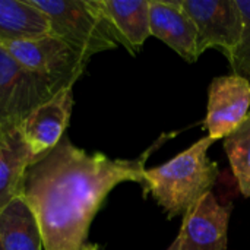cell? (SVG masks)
Here are the masks:
<instances>
[{"mask_svg": "<svg viewBox=\"0 0 250 250\" xmlns=\"http://www.w3.org/2000/svg\"><path fill=\"white\" fill-rule=\"evenodd\" d=\"M167 250H182V246H180V239H179V237H176V240L171 243V246H170Z\"/></svg>", "mask_w": 250, "mask_h": 250, "instance_id": "18", "label": "cell"}, {"mask_svg": "<svg viewBox=\"0 0 250 250\" xmlns=\"http://www.w3.org/2000/svg\"><path fill=\"white\" fill-rule=\"evenodd\" d=\"M237 6L243 18V32L237 48L229 57V63L236 75L250 81V0H237Z\"/></svg>", "mask_w": 250, "mask_h": 250, "instance_id": "16", "label": "cell"}, {"mask_svg": "<svg viewBox=\"0 0 250 250\" xmlns=\"http://www.w3.org/2000/svg\"><path fill=\"white\" fill-rule=\"evenodd\" d=\"M120 45L136 54L151 37L149 0H98Z\"/></svg>", "mask_w": 250, "mask_h": 250, "instance_id": "12", "label": "cell"}, {"mask_svg": "<svg viewBox=\"0 0 250 250\" xmlns=\"http://www.w3.org/2000/svg\"><path fill=\"white\" fill-rule=\"evenodd\" d=\"M3 48L23 67L45 79L54 91L73 88L85 72L89 57L57 35L0 41Z\"/></svg>", "mask_w": 250, "mask_h": 250, "instance_id": "4", "label": "cell"}, {"mask_svg": "<svg viewBox=\"0 0 250 250\" xmlns=\"http://www.w3.org/2000/svg\"><path fill=\"white\" fill-rule=\"evenodd\" d=\"M72 107V88H64L32 110L18 126L34 158V164L53 151L64 138Z\"/></svg>", "mask_w": 250, "mask_h": 250, "instance_id": "7", "label": "cell"}, {"mask_svg": "<svg viewBox=\"0 0 250 250\" xmlns=\"http://www.w3.org/2000/svg\"><path fill=\"white\" fill-rule=\"evenodd\" d=\"M34 158L18 126H0V211L21 198Z\"/></svg>", "mask_w": 250, "mask_h": 250, "instance_id": "11", "label": "cell"}, {"mask_svg": "<svg viewBox=\"0 0 250 250\" xmlns=\"http://www.w3.org/2000/svg\"><path fill=\"white\" fill-rule=\"evenodd\" d=\"M250 113V81L240 75L215 78L208 91L205 127L214 141L236 130Z\"/></svg>", "mask_w": 250, "mask_h": 250, "instance_id": "8", "label": "cell"}, {"mask_svg": "<svg viewBox=\"0 0 250 250\" xmlns=\"http://www.w3.org/2000/svg\"><path fill=\"white\" fill-rule=\"evenodd\" d=\"M231 205L223 207L212 192L207 193L183 217L179 231L182 250H227Z\"/></svg>", "mask_w": 250, "mask_h": 250, "instance_id": "9", "label": "cell"}, {"mask_svg": "<svg viewBox=\"0 0 250 250\" xmlns=\"http://www.w3.org/2000/svg\"><path fill=\"white\" fill-rule=\"evenodd\" d=\"M0 250H3V248H1V245H0Z\"/></svg>", "mask_w": 250, "mask_h": 250, "instance_id": "19", "label": "cell"}, {"mask_svg": "<svg viewBox=\"0 0 250 250\" xmlns=\"http://www.w3.org/2000/svg\"><path fill=\"white\" fill-rule=\"evenodd\" d=\"M50 34L48 19L29 0H0V41Z\"/></svg>", "mask_w": 250, "mask_h": 250, "instance_id": "14", "label": "cell"}, {"mask_svg": "<svg viewBox=\"0 0 250 250\" xmlns=\"http://www.w3.org/2000/svg\"><path fill=\"white\" fill-rule=\"evenodd\" d=\"M29 3L48 19L50 34L60 37L89 59L120 45L98 0H29Z\"/></svg>", "mask_w": 250, "mask_h": 250, "instance_id": "3", "label": "cell"}, {"mask_svg": "<svg viewBox=\"0 0 250 250\" xmlns=\"http://www.w3.org/2000/svg\"><path fill=\"white\" fill-rule=\"evenodd\" d=\"M0 245L3 250H44L38 223L22 196L0 211Z\"/></svg>", "mask_w": 250, "mask_h": 250, "instance_id": "13", "label": "cell"}, {"mask_svg": "<svg viewBox=\"0 0 250 250\" xmlns=\"http://www.w3.org/2000/svg\"><path fill=\"white\" fill-rule=\"evenodd\" d=\"M198 29L199 56L209 48H218L229 59L237 48L243 18L237 0H180Z\"/></svg>", "mask_w": 250, "mask_h": 250, "instance_id": "6", "label": "cell"}, {"mask_svg": "<svg viewBox=\"0 0 250 250\" xmlns=\"http://www.w3.org/2000/svg\"><path fill=\"white\" fill-rule=\"evenodd\" d=\"M224 149L237 180L250 176V113L224 139Z\"/></svg>", "mask_w": 250, "mask_h": 250, "instance_id": "15", "label": "cell"}, {"mask_svg": "<svg viewBox=\"0 0 250 250\" xmlns=\"http://www.w3.org/2000/svg\"><path fill=\"white\" fill-rule=\"evenodd\" d=\"M239 182V189L240 192L245 195V196H250V176L245 177V179H240L237 180Z\"/></svg>", "mask_w": 250, "mask_h": 250, "instance_id": "17", "label": "cell"}, {"mask_svg": "<svg viewBox=\"0 0 250 250\" xmlns=\"http://www.w3.org/2000/svg\"><path fill=\"white\" fill-rule=\"evenodd\" d=\"M214 142L205 136L170 161L145 170L144 193H149L168 218L185 217L214 188L218 166L208 157Z\"/></svg>", "mask_w": 250, "mask_h": 250, "instance_id": "2", "label": "cell"}, {"mask_svg": "<svg viewBox=\"0 0 250 250\" xmlns=\"http://www.w3.org/2000/svg\"><path fill=\"white\" fill-rule=\"evenodd\" d=\"M152 145L133 160L88 154L64 136L44 158L29 167L22 198L31 208L44 250H98L89 227L108 193L125 182L144 186L145 163Z\"/></svg>", "mask_w": 250, "mask_h": 250, "instance_id": "1", "label": "cell"}, {"mask_svg": "<svg viewBox=\"0 0 250 250\" xmlns=\"http://www.w3.org/2000/svg\"><path fill=\"white\" fill-rule=\"evenodd\" d=\"M56 94L45 79L23 67L0 44V126H19Z\"/></svg>", "mask_w": 250, "mask_h": 250, "instance_id": "5", "label": "cell"}, {"mask_svg": "<svg viewBox=\"0 0 250 250\" xmlns=\"http://www.w3.org/2000/svg\"><path fill=\"white\" fill-rule=\"evenodd\" d=\"M151 37L161 40L186 62L199 59L198 29L180 0H149Z\"/></svg>", "mask_w": 250, "mask_h": 250, "instance_id": "10", "label": "cell"}]
</instances>
